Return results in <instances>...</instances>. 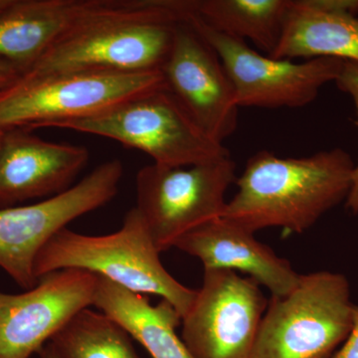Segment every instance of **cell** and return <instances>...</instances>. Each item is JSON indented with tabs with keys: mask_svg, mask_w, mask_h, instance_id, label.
Here are the masks:
<instances>
[{
	"mask_svg": "<svg viewBox=\"0 0 358 358\" xmlns=\"http://www.w3.org/2000/svg\"><path fill=\"white\" fill-rule=\"evenodd\" d=\"M193 9L194 0H95L76 24L21 74L160 70L176 26L187 20Z\"/></svg>",
	"mask_w": 358,
	"mask_h": 358,
	"instance_id": "6da1fadb",
	"label": "cell"
},
{
	"mask_svg": "<svg viewBox=\"0 0 358 358\" xmlns=\"http://www.w3.org/2000/svg\"><path fill=\"white\" fill-rule=\"evenodd\" d=\"M355 167L352 155L339 148L286 159L261 150L236 178V194L221 217L252 233L277 227L301 234L345 203Z\"/></svg>",
	"mask_w": 358,
	"mask_h": 358,
	"instance_id": "7a4b0ae2",
	"label": "cell"
},
{
	"mask_svg": "<svg viewBox=\"0 0 358 358\" xmlns=\"http://www.w3.org/2000/svg\"><path fill=\"white\" fill-rule=\"evenodd\" d=\"M145 221L136 207L124 216L121 229L91 236L64 228L47 242L34 265L37 280L66 268L88 271L134 293L167 301L181 319L192 308L197 289L174 279L162 265Z\"/></svg>",
	"mask_w": 358,
	"mask_h": 358,
	"instance_id": "3957f363",
	"label": "cell"
},
{
	"mask_svg": "<svg viewBox=\"0 0 358 358\" xmlns=\"http://www.w3.org/2000/svg\"><path fill=\"white\" fill-rule=\"evenodd\" d=\"M166 88L162 70L21 74L0 91V129L57 128L148 92Z\"/></svg>",
	"mask_w": 358,
	"mask_h": 358,
	"instance_id": "277c9868",
	"label": "cell"
},
{
	"mask_svg": "<svg viewBox=\"0 0 358 358\" xmlns=\"http://www.w3.org/2000/svg\"><path fill=\"white\" fill-rule=\"evenodd\" d=\"M357 310L345 275H300L293 291L268 301L253 358H333L350 336Z\"/></svg>",
	"mask_w": 358,
	"mask_h": 358,
	"instance_id": "5b68a950",
	"label": "cell"
},
{
	"mask_svg": "<svg viewBox=\"0 0 358 358\" xmlns=\"http://www.w3.org/2000/svg\"><path fill=\"white\" fill-rule=\"evenodd\" d=\"M57 128L117 141L145 152L159 166H189L230 157L223 143L205 133L167 88Z\"/></svg>",
	"mask_w": 358,
	"mask_h": 358,
	"instance_id": "8992f818",
	"label": "cell"
},
{
	"mask_svg": "<svg viewBox=\"0 0 358 358\" xmlns=\"http://www.w3.org/2000/svg\"><path fill=\"white\" fill-rule=\"evenodd\" d=\"M231 157L189 166L152 164L136 174V210L159 253L179 238L222 216L226 192L236 181Z\"/></svg>",
	"mask_w": 358,
	"mask_h": 358,
	"instance_id": "52a82bcc",
	"label": "cell"
},
{
	"mask_svg": "<svg viewBox=\"0 0 358 358\" xmlns=\"http://www.w3.org/2000/svg\"><path fill=\"white\" fill-rule=\"evenodd\" d=\"M122 173L119 159L108 160L55 196L0 209V268L21 288H34L38 282L34 265L39 252L68 224L114 199Z\"/></svg>",
	"mask_w": 358,
	"mask_h": 358,
	"instance_id": "ba28073f",
	"label": "cell"
},
{
	"mask_svg": "<svg viewBox=\"0 0 358 358\" xmlns=\"http://www.w3.org/2000/svg\"><path fill=\"white\" fill-rule=\"evenodd\" d=\"M188 20L222 61L239 108L306 107L317 99L324 85L336 81L345 63L334 58L301 63L272 58L253 50L244 40L215 31L193 13Z\"/></svg>",
	"mask_w": 358,
	"mask_h": 358,
	"instance_id": "9c48e42d",
	"label": "cell"
},
{
	"mask_svg": "<svg viewBox=\"0 0 358 358\" xmlns=\"http://www.w3.org/2000/svg\"><path fill=\"white\" fill-rule=\"evenodd\" d=\"M267 306L255 280L204 268L201 288L181 319V339L194 358H253Z\"/></svg>",
	"mask_w": 358,
	"mask_h": 358,
	"instance_id": "30bf717a",
	"label": "cell"
},
{
	"mask_svg": "<svg viewBox=\"0 0 358 358\" xmlns=\"http://www.w3.org/2000/svg\"><path fill=\"white\" fill-rule=\"evenodd\" d=\"M98 277L66 268L22 294L0 292V358H30L84 308L93 307Z\"/></svg>",
	"mask_w": 358,
	"mask_h": 358,
	"instance_id": "8fae6325",
	"label": "cell"
},
{
	"mask_svg": "<svg viewBox=\"0 0 358 358\" xmlns=\"http://www.w3.org/2000/svg\"><path fill=\"white\" fill-rule=\"evenodd\" d=\"M188 20L176 26L173 47L160 70L181 107L205 133L223 143L238 126L234 87L218 54Z\"/></svg>",
	"mask_w": 358,
	"mask_h": 358,
	"instance_id": "7c38bea8",
	"label": "cell"
},
{
	"mask_svg": "<svg viewBox=\"0 0 358 358\" xmlns=\"http://www.w3.org/2000/svg\"><path fill=\"white\" fill-rule=\"evenodd\" d=\"M88 148L42 140L31 131H4L0 145V209L69 189L88 164Z\"/></svg>",
	"mask_w": 358,
	"mask_h": 358,
	"instance_id": "4fadbf2b",
	"label": "cell"
},
{
	"mask_svg": "<svg viewBox=\"0 0 358 358\" xmlns=\"http://www.w3.org/2000/svg\"><path fill=\"white\" fill-rule=\"evenodd\" d=\"M254 235L220 217L186 233L174 248L199 258L204 268L242 272L266 287L272 296H286L296 286L300 275L287 259L278 256Z\"/></svg>",
	"mask_w": 358,
	"mask_h": 358,
	"instance_id": "5bb4252c",
	"label": "cell"
},
{
	"mask_svg": "<svg viewBox=\"0 0 358 358\" xmlns=\"http://www.w3.org/2000/svg\"><path fill=\"white\" fill-rule=\"evenodd\" d=\"M358 0H292L270 57L334 58L358 63Z\"/></svg>",
	"mask_w": 358,
	"mask_h": 358,
	"instance_id": "9a60e30c",
	"label": "cell"
},
{
	"mask_svg": "<svg viewBox=\"0 0 358 358\" xmlns=\"http://www.w3.org/2000/svg\"><path fill=\"white\" fill-rule=\"evenodd\" d=\"M95 0H11L0 13V58L21 73L53 46Z\"/></svg>",
	"mask_w": 358,
	"mask_h": 358,
	"instance_id": "2e32d148",
	"label": "cell"
},
{
	"mask_svg": "<svg viewBox=\"0 0 358 358\" xmlns=\"http://www.w3.org/2000/svg\"><path fill=\"white\" fill-rule=\"evenodd\" d=\"M96 277L93 307L119 324L152 358H194L176 334L181 317L169 301L152 306L143 294Z\"/></svg>",
	"mask_w": 358,
	"mask_h": 358,
	"instance_id": "e0dca14e",
	"label": "cell"
},
{
	"mask_svg": "<svg viewBox=\"0 0 358 358\" xmlns=\"http://www.w3.org/2000/svg\"><path fill=\"white\" fill-rule=\"evenodd\" d=\"M292 0H194L205 25L234 38L248 39L272 56L284 31Z\"/></svg>",
	"mask_w": 358,
	"mask_h": 358,
	"instance_id": "ac0fdd59",
	"label": "cell"
},
{
	"mask_svg": "<svg viewBox=\"0 0 358 358\" xmlns=\"http://www.w3.org/2000/svg\"><path fill=\"white\" fill-rule=\"evenodd\" d=\"M131 336L91 308L77 313L49 341L60 358H140Z\"/></svg>",
	"mask_w": 358,
	"mask_h": 358,
	"instance_id": "d6986e66",
	"label": "cell"
},
{
	"mask_svg": "<svg viewBox=\"0 0 358 358\" xmlns=\"http://www.w3.org/2000/svg\"><path fill=\"white\" fill-rule=\"evenodd\" d=\"M336 86L343 93L352 96L357 110L358 127V63L345 61L343 70L336 81ZM345 207L353 215L358 214V164L352 173V187L345 201Z\"/></svg>",
	"mask_w": 358,
	"mask_h": 358,
	"instance_id": "ffe728a7",
	"label": "cell"
},
{
	"mask_svg": "<svg viewBox=\"0 0 358 358\" xmlns=\"http://www.w3.org/2000/svg\"><path fill=\"white\" fill-rule=\"evenodd\" d=\"M333 358H358V310L350 336Z\"/></svg>",
	"mask_w": 358,
	"mask_h": 358,
	"instance_id": "44dd1931",
	"label": "cell"
},
{
	"mask_svg": "<svg viewBox=\"0 0 358 358\" xmlns=\"http://www.w3.org/2000/svg\"><path fill=\"white\" fill-rule=\"evenodd\" d=\"M20 75L21 71L17 66L6 59L0 58V91L13 84Z\"/></svg>",
	"mask_w": 358,
	"mask_h": 358,
	"instance_id": "7402d4cb",
	"label": "cell"
},
{
	"mask_svg": "<svg viewBox=\"0 0 358 358\" xmlns=\"http://www.w3.org/2000/svg\"><path fill=\"white\" fill-rule=\"evenodd\" d=\"M39 355L41 358H60L49 343L42 348V350L39 352Z\"/></svg>",
	"mask_w": 358,
	"mask_h": 358,
	"instance_id": "603a6c76",
	"label": "cell"
},
{
	"mask_svg": "<svg viewBox=\"0 0 358 358\" xmlns=\"http://www.w3.org/2000/svg\"><path fill=\"white\" fill-rule=\"evenodd\" d=\"M10 2L11 0H0V13H1Z\"/></svg>",
	"mask_w": 358,
	"mask_h": 358,
	"instance_id": "cb8c5ba5",
	"label": "cell"
},
{
	"mask_svg": "<svg viewBox=\"0 0 358 358\" xmlns=\"http://www.w3.org/2000/svg\"><path fill=\"white\" fill-rule=\"evenodd\" d=\"M4 131L0 129V145H1L2 138H3Z\"/></svg>",
	"mask_w": 358,
	"mask_h": 358,
	"instance_id": "d4e9b609",
	"label": "cell"
}]
</instances>
